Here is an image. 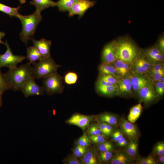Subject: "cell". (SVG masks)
Wrapping results in <instances>:
<instances>
[{
  "label": "cell",
  "instance_id": "1",
  "mask_svg": "<svg viewBox=\"0 0 164 164\" xmlns=\"http://www.w3.org/2000/svg\"><path fill=\"white\" fill-rule=\"evenodd\" d=\"M4 75L10 89L21 90L27 79L32 76V67L29 62L9 70Z\"/></svg>",
  "mask_w": 164,
  "mask_h": 164
},
{
  "label": "cell",
  "instance_id": "2",
  "mask_svg": "<svg viewBox=\"0 0 164 164\" xmlns=\"http://www.w3.org/2000/svg\"><path fill=\"white\" fill-rule=\"evenodd\" d=\"M18 18L20 19L22 26L20 33V39L27 45L29 40L32 39L37 26L42 21V16L40 13L36 11L29 15L20 14Z\"/></svg>",
  "mask_w": 164,
  "mask_h": 164
},
{
  "label": "cell",
  "instance_id": "3",
  "mask_svg": "<svg viewBox=\"0 0 164 164\" xmlns=\"http://www.w3.org/2000/svg\"><path fill=\"white\" fill-rule=\"evenodd\" d=\"M117 59L121 60L130 64L138 55V51L136 45L131 40L121 39L116 40Z\"/></svg>",
  "mask_w": 164,
  "mask_h": 164
},
{
  "label": "cell",
  "instance_id": "4",
  "mask_svg": "<svg viewBox=\"0 0 164 164\" xmlns=\"http://www.w3.org/2000/svg\"><path fill=\"white\" fill-rule=\"evenodd\" d=\"M32 67V76L35 79L45 78L57 72L61 66L56 63L51 56L43 57Z\"/></svg>",
  "mask_w": 164,
  "mask_h": 164
},
{
  "label": "cell",
  "instance_id": "5",
  "mask_svg": "<svg viewBox=\"0 0 164 164\" xmlns=\"http://www.w3.org/2000/svg\"><path fill=\"white\" fill-rule=\"evenodd\" d=\"M63 77L55 72L44 79L43 81L44 91L49 95L62 93L64 89Z\"/></svg>",
  "mask_w": 164,
  "mask_h": 164
},
{
  "label": "cell",
  "instance_id": "6",
  "mask_svg": "<svg viewBox=\"0 0 164 164\" xmlns=\"http://www.w3.org/2000/svg\"><path fill=\"white\" fill-rule=\"evenodd\" d=\"M4 44L6 47V50L4 54H0V68L5 67L9 69L15 68L18 63L23 60L26 57L14 55L7 40L4 42Z\"/></svg>",
  "mask_w": 164,
  "mask_h": 164
},
{
  "label": "cell",
  "instance_id": "7",
  "mask_svg": "<svg viewBox=\"0 0 164 164\" xmlns=\"http://www.w3.org/2000/svg\"><path fill=\"white\" fill-rule=\"evenodd\" d=\"M96 3V1H95L78 0L68 11V16L70 17L78 15L80 19L84 16L89 9L93 7Z\"/></svg>",
  "mask_w": 164,
  "mask_h": 164
},
{
  "label": "cell",
  "instance_id": "8",
  "mask_svg": "<svg viewBox=\"0 0 164 164\" xmlns=\"http://www.w3.org/2000/svg\"><path fill=\"white\" fill-rule=\"evenodd\" d=\"M34 78L32 76L28 78L24 84L21 89L25 97L36 95H42L44 91L43 87L37 84Z\"/></svg>",
  "mask_w": 164,
  "mask_h": 164
},
{
  "label": "cell",
  "instance_id": "9",
  "mask_svg": "<svg viewBox=\"0 0 164 164\" xmlns=\"http://www.w3.org/2000/svg\"><path fill=\"white\" fill-rule=\"evenodd\" d=\"M102 62L112 63L117 60L116 40L107 43L104 46L101 53Z\"/></svg>",
  "mask_w": 164,
  "mask_h": 164
},
{
  "label": "cell",
  "instance_id": "10",
  "mask_svg": "<svg viewBox=\"0 0 164 164\" xmlns=\"http://www.w3.org/2000/svg\"><path fill=\"white\" fill-rule=\"evenodd\" d=\"M132 64L134 70L139 74L145 73L150 70L152 67L149 60L145 56L138 55Z\"/></svg>",
  "mask_w": 164,
  "mask_h": 164
},
{
  "label": "cell",
  "instance_id": "11",
  "mask_svg": "<svg viewBox=\"0 0 164 164\" xmlns=\"http://www.w3.org/2000/svg\"><path fill=\"white\" fill-rule=\"evenodd\" d=\"M91 119V118L89 116L76 114L72 116L66 121L67 123L76 125L84 131L89 125Z\"/></svg>",
  "mask_w": 164,
  "mask_h": 164
},
{
  "label": "cell",
  "instance_id": "12",
  "mask_svg": "<svg viewBox=\"0 0 164 164\" xmlns=\"http://www.w3.org/2000/svg\"><path fill=\"white\" fill-rule=\"evenodd\" d=\"M121 128L130 140H136L138 138V132L136 126L133 123L124 119L120 124Z\"/></svg>",
  "mask_w": 164,
  "mask_h": 164
},
{
  "label": "cell",
  "instance_id": "13",
  "mask_svg": "<svg viewBox=\"0 0 164 164\" xmlns=\"http://www.w3.org/2000/svg\"><path fill=\"white\" fill-rule=\"evenodd\" d=\"M34 46L43 57L50 56V50L51 45V40L42 39L39 40L31 39Z\"/></svg>",
  "mask_w": 164,
  "mask_h": 164
},
{
  "label": "cell",
  "instance_id": "14",
  "mask_svg": "<svg viewBox=\"0 0 164 164\" xmlns=\"http://www.w3.org/2000/svg\"><path fill=\"white\" fill-rule=\"evenodd\" d=\"M138 92L141 99L145 103L151 102L157 97V94L150 84L142 88Z\"/></svg>",
  "mask_w": 164,
  "mask_h": 164
},
{
  "label": "cell",
  "instance_id": "15",
  "mask_svg": "<svg viewBox=\"0 0 164 164\" xmlns=\"http://www.w3.org/2000/svg\"><path fill=\"white\" fill-rule=\"evenodd\" d=\"M130 79L132 89L135 91L138 92L142 88L150 84L147 78L142 76H133Z\"/></svg>",
  "mask_w": 164,
  "mask_h": 164
},
{
  "label": "cell",
  "instance_id": "16",
  "mask_svg": "<svg viewBox=\"0 0 164 164\" xmlns=\"http://www.w3.org/2000/svg\"><path fill=\"white\" fill-rule=\"evenodd\" d=\"M96 87L97 91L103 95L111 96L119 94V90L118 84L105 86L96 85Z\"/></svg>",
  "mask_w": 164,
  "mask_h": 164
},
{
  "label": "cell",
  "instance_id": "17",
  "mask_svg": "<svg viewBox=\"0 0 164 164\" xmlns=\"http://www.w3.org/2000/svg\"><path fill=\"white\" fill-rule=\"evenodd\" d=\"M30 4L34 5L36 8V11L39 12L50 7L56 6V2L52 0H32Z\"/></svg>",
  "mask_w": 164,
  "mask_h": 164
},
{
  "label": "cell",
  "instance_id": "18",
  "mask_svg": "<svg viewBox=\"0 0 164 164\" xmlns=\"http://www.w3.org/2000/svg\"><path fill=\"white\" fill-rule=\"evenodd\" d=\"M145 55L149 60L154 62H161L164 59L163 53L157 47H153L148 49L145 51Z\"/></svg>",
  "mask_w": 164,
  "mask_h": 164
},
{
  "label": "cell",
  "instance_id": "19",
  "mask_svg": "<svg viewBox=\"0 0 164 164\" xmlns=\"http://www.w3.org/2000/svg\"><path fill=\"white\" fill-rule=\"evenodd\" d=\"M99 75H110L117 78L118 74L112 63L102 62L98 67Z\"/></svg>",
  "mask_w": 164,
  "mask_h": 164
},
{
  "label": "cell",
  "instance_id": "20",
  "mask_svg": "<svg viewBox=\"0 0 164 164\" xmlns=\"http://www.w3.org/2000/svg\"><path fill=\"white\" fill-rule=\"evenodd\" d=\"M112 64L118 75L124 77L129 72L130 64L119 59H117Z\"/></svg>",
  "mask_w": 164,
  "mask_h": 164
},
{
  "label": "cell",
  "instance_id": "21",
  "mask_svg": "<svg viewBox=\"0 0 164 164\" xmlns=\"http://www.w3.org/2000/svg\"><path fill=\"white\" fill-rule=\"evenodd\" d=\"M43 57L37 49L34 46H29L27 48V59L29 63L33 64L37 61H39Z\"/></svg>",
  "mask_w": 164,
  "mask_h": 164
},
{
  "label": "cell",
  "instance_id": "22",
  "mask_svg": "<svg viewBox=\"0 0 164 164\" xmlns=\"http://www.w3.org/2000/svg\"><path fill=\"white\" fill-rule=\"evenodd\" d=\"M82 157L83 164H97L100 162L99 157L93 150H87Z\"/></svg>",
  "mask_w": 164,
  "mask_h": 164
},
{
  "label": "cell",
  "instance_id": "23",
  "mask_svg": "<svg viewBox=\"0 0 164 164\" xmlns=\"http://www.w3.org/2000/svg\"><path fill=\"white\" fill-rule=\"evenodd\" d=\"M142 110V107L141 103L133 107L130 111L128 120L133 123L135 122L140 116Z\"/></svg>",
  "mask_w": 164,
  "mask_h": 164
},
{
  "label": "cell",
  "instance_id": "24",
  "mask_svg": "<svg viewBox=\"0 0 164 164\" xmlns=\"http://www.w3.org/2000/svg\"><path fill=\"white\" fill-rule=\"evenodd\" d=\"M117 84L119 90V94H127L131 92L132 88L130 78H126L118 80Z\"/></svg>",
  "mask_w": 164,
  "mask_h": 164
},
{
  "label": "cell",
  "instance_id": "25",
  "mask_svg": "<svg viewBox=\"0 0 164 164\" xmlns=\"http://www.w3.org/2000/svg\"><path fill=\"white\" fill-rule=\"evenodd\" d=\"M21 7H12L0 2V12L9 15L10 17H15L18 18L20 14L19 10Z\"/></svg>",
  "mask_w": 164,
  "mask_h": 164
},
{
  "label": "cell",
  "instance_id": "26",
  "mask_svg": "<svg viewBox=\"0 0 164 164\" xmlns=\"http://www.w3.org/2000/svg\"><path fill=\"white\" fill-rule=\"evenodd\" d=\"M78 0H59L56 2V6L60 11H69Z\"/></svg>",
  "mask_w": 164,
  "mask_h": 164
},
{
  "label": "cell",
  "instance_id": "27",
  "mask_svg": "<svg viewBox=\"0 0 164 164\" xmlns=\"http://www.w3.org/2000/svg\"><path fill=\"white\" fill-rule=\"evenodd\" d=\"M111 159L110 163L112 164H125L129 161L126 155L122 152L116 153Z\"/></svg>",
  "mask_w": 164,
  "mask_h": 164
},
{
  "label": "cell",
  "instance_id": "28",
  "mask_svg": "<svg viewBox=\"0 0 164 164\" xmlns=\"http://www.w3.org/2000/svg\"><path fill=\"white\" fill-rule=\"evenodd\" d=\"M99 119L102 122H104L111 125H115L118 121L117 118L114 116L109 114H101Z\"/></svg>",
  "mask_w": 164,
  "mask_h": 164
},
{
  "label": "cell",
  "instance_id": "29",
  "mask_svg": "<svg viewBox=\"0 0 164 164\" xmlns=\"http://www.w3.org/2000/svg\"><path fill=\"white\" fill-rule=\"evenodd\" d=\"M138 145L135 140H130L125 149V151L129 155L133 157L135 156L138 149Z\"/></svg>",
  "mask_w": 164,
  "mask_h": 164
},
{
  "label": "cell",
  "instance_id": "30",
  "mask_svg": "<svg viewBox=\"0 0 164 164\" xmlns=\"http://www.w3.org/2000/svg\"><path fill=\"white\" fill-rule=\"evenodd\" d=\"M78 80L77 74L73 72H69L65 75L63 80L68 85H72L75 84Z\"/></svg>",
  "mask_w": 164,
  "mask_h": 164
},
{
  "label": "cell",
  "instance_id": "31",
  "mask_svg": "<svg viewBox=\"0 0 164 164\" xmlns=\"http://www.w3.org/2000/svg\"><path fill=\"white\" fill-rule=\"evenodd\" d=\"M10 89V86L6 78L0 68V93H3L6 91Z\"/></svg>",
  "mask_w": 164,
  "mask_h": 164
},
{
  "label": "cell",
  "instance_id": "32",
  "mask_svg": "<svg viewBox=\"0 0 164 164\" xmlns=\"http://www.w3.org/2000/svg\"><path fill=\"white\" fill-rule=\"evenodd\" d=\"M87 150V147H84L77 145L73 149V156L77 158L82 157Z\"/></svg>",
  "mask_w": 164,
  "mask_h": 164
},
{
  "label": "cell",
  "instance_id": "33",
  "mask_svg": "<svg viewBox=\"0 0 164 164\" xmlns=\"http://www.w3.org/2000/svg\"><path fill=\"white\" fill-rule=\"evenodd\" d=\"M117 78L110 75H99L98 79L104 80L114 84H117L118 80Z\"/></svg>",
  "mask_w": 164,
  "mask_h": 164
},
{
  "label": "cell",
  "instance_id": "34",
  "mask_svg": "<svg viewBox=\"0 0 164 164\" xmlns=\"http://www.w3.org/2000/svg\"><path fill=\"white\" fill-rule=\"evenodd\" d=\"M90 140L86 133H84L78 139L77 145L84 147H87L90 144Z\"/></svg>",
  "mask_w": 164,
  "mask_h": 164
},
{
  "label": "cell",
  "instance_id": "35",
  "mask_svg": "<svg viewBox=\"0 0 164 164\" xmlns=\"http://www.w3.org/2000/svg\"><path fill=\"white\" fill-rule=\"evenodd\" d=\"M151 75L154 81L157 82L160 81L162 77L164 76V69L150 72Z\"/></svg>",
  "mask_w": 164,
  "mask_h": 164
},
{
  "label": "cell",
  "instance_id": "36",
  "mask_svg": "<svg viewBox=\"0 0 164 164\" xmlns=\"http://www.w3.org/2000/svg\"><path fill=\"white\" fill-rule=\"evenodd\" d=\"M88 137L90 141L94 143L101 144L105 142V138L101 135H89Z\"/></svg>",
  "mask_w": 164,
  "mask_h": 164
},
{
  "label": "cell",
  "instance_id": "37",
  "mask_svg": "<svg viewBox=\"0 0 164 164\" xmlns=\"http://www.w3.org/2000/svg\"><path fill=\"white\" fill-rule=\"evenodd\" d=\"M98 149L101 152L110 151L113 149V146L111 143L105 142L100 144Z\"/></svg>",
  "mask_w": 164,
  "mask_h": 164
},
{
  "label": "cell",
  "instance_id": "38",
  "mask_svg": "<svg viewBox=\"0 0 164 164\" xmlns=\"http://www.w3.org/2000/svg\"><path fill=\"white\" fill-rule=\"evenodd\" d=\"M156 82L155 85V91L158 95H162L164 93V83L161 81Z\"/></svg>",
  "mask_w": 164,
  "mask_h": 164
},
{
  "label": "cell",
  "instance_id": "39",
  "mask_svg": "<svg viewBox=\"0 0 164 164\" xmlns=\"http://www.w3.org/2000/svg\"><path fill=\"white\" fill-rule=\"evenodd\" d=\"M64 162L67 164H83L82 161L74 156L67 157L65 159Z\"/></svg>",
  "mask_w": 164,
  "mask_h": 164
},
{
  "label": "cell",
  "instance_id": "40",
  "mask_svg": "<svg viewBox=\"0 0 164 164\" xmlns=\"http://www.w3.org/2000/svg\"><path fill=\"white\" fill-rule=\"evenodd\" d=\"M88 133L89 135H101L102 133L97 125H93L88 128Z\"/></svg>",
  "mask_w": 164,
  "mask_h": 164
},
{
  "label": "cell",
  "instance_id": "41",
  "mask_svg": "<svg viewBox=\"0 0 164 164\" xmlns=\"http://www.w3.org/2000/svg\"><path fill=\"white\" fill-rule=\"evenodd\" d=\"M154 151L155 153L158 155H161L164 154V144L163 142H160L158 143L155 146Z\"/></svg>",
  "mask_w": 164,
  "mask_h": 164
},
{
  "label": "cell",
  "instance_id": "42",
  "mask_svg": "<svg viewBox=\"0 0 164 164\" xmlns=\"http://www.w3.org/2000/svg\"><path fill=\"white\" fill-rule=\"evenodd\" d=\"M100 156L102 161L106 162L111 159L113 156V154L110 151L101 152Z\"/></svg>",
  "mask_w": 164,
  "mask_h": 164
},
{
  "label": "cell",
  "instance_id": "43",
  "mask_svg": "<svg viewBox=\"0 0 164 164\" xmlns=\"http://www.w3.org/2000/svg\"><path fill=\"white\" fill-rule=\"evenodd\" d=\"M156 163L155 160L151 156L143 159L139 162V164H155Z\"/></svg>",
  "mask_w": 164,
  "mask_h": 164
},
{
  "label": "cell",
  "instance_id": "44",
  "mask_svg": "<svg viewBox=\"0 0 164 164\" xmlns=\"http://www.w3.org/2000/svg\"><path fill=\"white\" fill-rule=\"evenodd\" d=\"M123 137V136L121 132L119 131H115L112 135V138L113 140L117 142L119 139Z\"/></svg>",
  "mask_w": 164,
  "mask_h": 164
},
{
  "label": "cell",
  "instance_id": "45",
  "mask_svg": "<svg viewBox=\"0 0 164 164\" xmlns=\"http://www.w3.org/2000/svg\"><path fill=\"white\" fill-rule=\"evenodd\" d=\"M159 50L163 54L164 52V37L161 38L158 42V47Z\"/></svg>",
  "mask_w": 164,
  "mask_h": 164
},
{
  "label": "cell",
  "instance_id": "46",
  "mask_svg": "<svg viewBox=\"0 0 164 164\" xmlns=\"http://www.w3.org/2000/svg\"><path fill=\"white\" fill-rule=\"evenodd\" d=\"M113 84L104 80L98 79L96 82V85L100 86H110L113 85Z\"/></svg>",
  "mask_w": 164,
  "mask_h": 164
},
{
  "label": "cell",
  "instance_id": "47",
  "mask_svg": "<svg viewBox=\"0 0 164 164\" xmlns=\"http://www.w3.org/2000/svg\"><path fill=\"white\" fill-rule=\"evenodd\" d=\"M97 126L101 131V133L104 135L107 136L106 123L102 122L101 123L97 125Z\"/></svg>",
  "mask_w": 164,
  "mask_h": 164
},
{
  "label": "cell",
  "instance_id": "48",
  "mask_svg": "<svg viewBox=\"0 0 164 164\" xmlns=\"http://www.w3.org/2000/svg\"><path fill=\"white\" fill-rule=\"evenodd\" d=\"M106 127L107 136H109L112 132V128L111 125L107 123H106Z\"/></svg>",
  "mask_w": 164,
  "mask_h": 164
},
{
  "label": "cell",
  "instance_id": "49",
  "mask_svg": "<svg viewBox=\"0 0 164 164\" xmlns=\"http://www.w3.org/2000/svg\"><path fill=\"white\" fill-rule=\"evenodd\" d=\"M5 35V32L0 31V44H4V42H3L2 39Z\"/></svg>",
  "mask_w": 164,
  "mask_h": 164
},
{
  "label": "cell",
  "instance_id": "50",
  "mask_svg": "<svg viewBox=\"0 0 164 164\" xmlns=\"http://www.w3.org/2000/svg\"><path fill=\"white\" fill-rule=\"evenodd\" d=\"M126 140L125 138L123 137L122 138L119 139L117 142L118 145L121 146L123 142Z\"/></svg>",
  "mask_w": 164,
  "mask_h": 164
},
{
  "label": "cell",
  "instance_id": "51",
  "mask_svg": "<svg viewBox=\"0 0 164 164\" xmlns=\"http://www.w3.org/2000/svg\"><path fill=\"white\" fill-rule=\"evenodd\" d=\"M159 159L160 162L162 163H164V155H162L159 156Z\"/></svg>",
  "mask_w": 164,
  "mask_h": 164
},
{
  "label": "cell",
  "instance_id": "52",
  "mask_svg": "<svg viewBox=\"0 0 164 164\" xmlns=\"http://www.w3.org/2000/svg\"><path fill=\"white\" fill-rule=\"evenodd\" d=\"M3 94V93H0V110L1 107L2 105V95Z\"/></svg>",
  "mask_w": 164,
  "mask_h": 164
},
{
  "label": "cell",
  "instance_id": "53",
  "mask_svg": "<svg viewBox=\"0 0 164 164\" xmlns=\"http://www.w3.org/2000/svg\"><path fill=\"white\" fill-rule=\"evenodd\" d=\"M128 144V142L127 141L125 140V141H124L123 143L121 144V146H124L126 145H127Z\"/></svg>",
  "mask_w": 164,
  "mask_h": 164
},
{
  "label": "cell",
  "instance_id": "54",
  "mask_svg": "<svg viewBox=\"0 0 164 164\" xmlns=\"http://www.w3.org/2000/svg\"><path fill=\"white\" fill-rule=\"evenodd\" d=\"M19 1L22 4L25 3L26 2V0H19Z\"/></svg>",
  "mask_w": 164,
  "mask_h": 164
}]
</instances>
